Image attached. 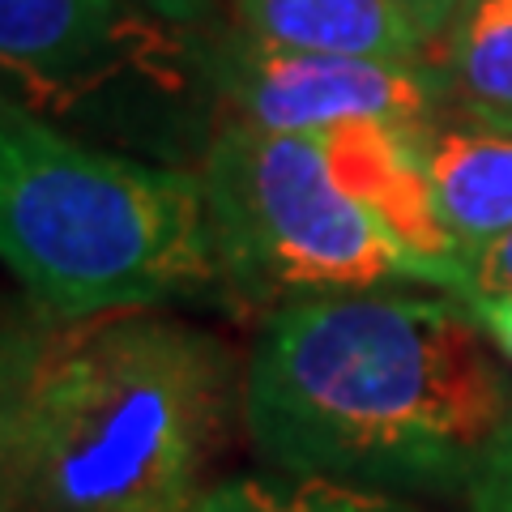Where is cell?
<instances>
[{
  "label": "cell",
  "mask_w": 512,
  "mask_h": 512,
  "mask_svg": "<svg viewBox=\"0 0 512 512\" xmlns=\"http://www.w3.org/2000/svg\"><path fill=\"white\" fill-rule=\"evenodd\" d=\"M427 64L470 120L512 133V0H461Z\"/></svg>",
  "instance_id": "cell-10"
},
{
  "label": "cell",
  "mask_w": 512,
  "mask_h": 512,
  "mask_svg": "<svg viewBox=\"0 0 512 512\" xmlns=\"http://www.w3.org/2000/svg\"><path fill=\"white\" fill-rule=\"evenodd\" d=\"M0 248L52 320L150 312L222 282L201 175L86 146L18 103L0 116Z\"/></svg>",
  "instance_id": "cell-3"
},
{
  "label": "cell",
  "mask_w": 512,
  "mask_h": 512,
  "mask_svg": "<svg viewBox=\"0 0 512 512\" xmlns=\"http://www.w3.org/2000/svg\"><path fill=\"white\" fill-rule=\"evenodd\" d=\"M248 39L320 56L427 64V43L393 0H235Z\"/></svg>",
  "instance_id": "cell-9"
},
{
  "label": "cell",
  "mask_w": 512,
  "mask_h": 512,
  "mask_svg": "<svg viewBox=\"0 0 512 512\" xmlns=\"http://www.w3.org/2000/svg\"><path fill=\"white\" fill-rule=\"evenodd\" d=\"M205 214L222 282L248 303L363 295L414 282L466 299V269L427 261L384 235L333 184L316 137L227 124L201 163Z\"/></svg>",
  "instance_id": "cell-4"
},
{
  "label": "cell",
  "mask_w": 512,
  "mask_h": 512,
  "mask_svg": "<svg viewBox=\"0 0 512 512\" xmlns=\"http://www.w3.org/2000/svg\"><path fill=\"white\" fill-rule=\"evenodd\" d=\"M128 5L154 13L163 22H175V26H188V22H201L205 13L214 9V0H128Z\"/></svg>",
  "instance_id": "cell-16"
},
{
  "label": "cell",
  "mask_w": 512,
  "mask_h": 512,
  "mask_svg": "<svg viewBox=\"0 0 512 512\" xmlns=\"http://www.w3.org/2000/svg\"><path fill=\"white\" fill-rule=\"evenodd\" d=\"M512 295V231L495 239L487 252L466 261V299H500Z\"/></svg>",
  "instance_id": "cell-13"
},
{
  "label": "cell",
  "mask_w": 512,
  "mask_h": 512,
  "mask_svg": "<svg viewBox=\"0 0 512 512\" xmlns=\"http://www.w3.org/2000/svg\"><path fill=\"white\" fill-rule=\"evenodd\" d=\"M192 512H414V508L376 487H355L316 474H286V478H231V483L205 487Z\"/></svg>",
  "instance_id": "cell-11"
},
{
  "label": "cell",
  "mask_w": 512,
  "mask_h": 512,
  "mask_svg": "<svg viewBox=\"0 0 512 512\" xmlns=\"http://www.w3.org/2000/svg\"><path fill=\"white\" fill-rule=\"evenodd\" d=\"M414 141L436 188L440 214L453 231L457 261L466 269V261L512 231V133L478 120H431L414 128Z\"/></svg>",
  "instance_id": "cell-8"
},
{
  "label": "cell",
  "mask_w": 512,
  "mask_h": 512,
  "mask_svg": "<svg viewBox=\"0 0 512 512\" xmlns=\"http://www.w3.org/2000/svg\"><path fill=\"white\" fill-rule=\"evenodd\" d=\"M504 402L470 308L380 291L269 312L244 376L269 466L376 491L470 483L504 436Z\"/></svg>",
  "instance_id": "cell-1"
},
{
  "label": "cell",
  "mask_w": 512,
  "mask_h": 512,
  "mask_svg": "<svg viewBox=\"0 0 512 512\" xmlns=\"http://www.w3.org/2000/svg\"><path fill=\"white\" fill-rule=\"evenodd\" d=\"M393 5L406 13L410 26L419 30V39L431 47V43H436L440 30L448 26V18H453V13H457L461 0H393Z\"/></svg>",
  "instance_id": "cell-15"
},
{
  "label": "cell",
  "mask_w": 512,
  "mask_h": 512,
  "mask_svg": "<svg viewBox=\"0 0 512 512\" xmlns=\"http://www.w3.org/2000/svg\"><path fill=\"white\" fill-rule=\"evenodd\" d=\"M470 512H512V431H504L470 478Z\"/></svg>",
  "instance_id": "cell-12"
},
{
  "label": "cell",
  "mask_w": 512,
  "mask_h": 512,
  "mask_svg": "<svg viewBox=\"0 0 512 512\" xmlns=\"http://www.w3.org/2000/svg\"><path fill=\"white\" fill-rule=\"evenodd\" d=\"M227 397L210 333L154 312L47 316L5 355V512H192Z\"/></svg>",
  "instance_id": "cell-2"
},
{
  "label": "cell",
  "mask_w": 512,
  "mask_h": 512,
  "mask_svg": "<svg viewBox=\"0 0 512 512\" xmlns=\"http://www.w3.org/2000/svg\"><path fill=\"white\" fill-rule=\"evenodd\" d=\"M329 175L359 210L376 222L384 235L427 261H457L453 231L440 214L436 188H431L427 163L414 141V128L397 124H342L333 133H320Z\"/></svg>",
  "instance_id": "cell-7"
},
{
  "label": "cell",
  "mask_w": 512,
  "mask_h": 512,
  "mask_svg": "<svg viewBox=\"0 0 512 512\" xmlns=\"http://www.w3.org/2000/svg\"><path fill=\"white\" fill-rule=\"evenodd\" d=\"M466 308L474 312L478 329L491 338V346L500 350L504 359H512V295H500V299H466Z\"/></svg>",
  "instance_id": "cell-14"
},
{
  "label": "cell",
  "mask_w": 512,
  "mask_h": 512,
  "mask_svg": "<svg viewBox=\"0 0 512 512\" xmlns=\"http://www.w3.org/2000/svg\"><path fill=\"white\" fill-rule=\"evenodd\" d=\"M210 73L218 99L235 116L231 124L256 133L320 137L367 120L423 128L448 99L431 64L291 52V47L248 39L244 30L218 47Z\"/></svg>",
  "instance_id": "cell-5"
},
{
  "label": "cell",
  "mask_w": 512,
  "mask_h": 512,
  "mask_svg": "<svg viewBox=\"0 0 512 512\" xmlns=\"http://www.w3.org/2000/svg\"><path fill=\"white\" fill-rule=\"evenodd\" d=\"M163 22L128 0H0V60L18 103L52 116L111 86L133 64L180 56Z\"/></svg>",
  "instance_id": "cell-6"
}]
</instances>
